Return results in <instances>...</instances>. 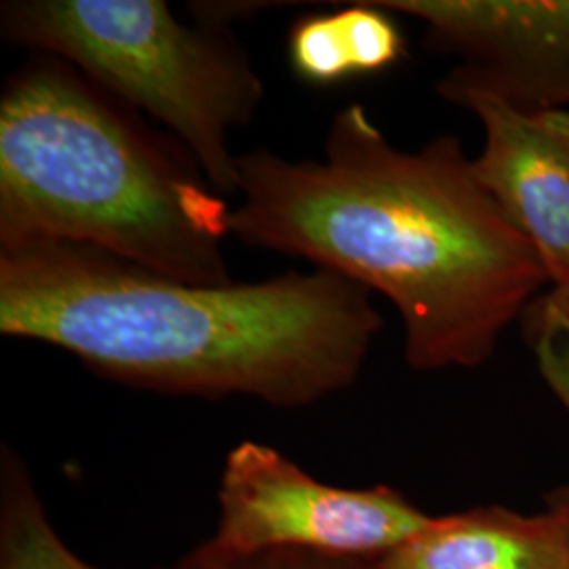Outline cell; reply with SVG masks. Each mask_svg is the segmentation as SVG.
Returning a JSON list of instances; mask_svg holds the SVG:
<instances>
[{
    "label": "cell",
    "mask_w": 569,
    "mask_h": 569,
    "mask_svg": "<svg viewBox=\"0 0 569 569\" xmlns=\"http://www.w3.org/2000/svg\"><path fill=\"white\" fill-rule=\"evenodd\" d=\"M0 569H100L61 540L30 470L9 448L0 453Z\"/></svg>",
    "instance_id": "9c48e42d"
},
{
    "label": "cell",
    "mask_w": 569,
    "mask_h": 569,
    "mask_svg": "<svg viewBox=\"0 0 569 569\" xmlns=\"http://www.w3.org/2000/svg\"><path fill=\"white\" fill-rule=\"evenodd\" d=\"M422 21L427 44L462 58L448 72L519 110L569 106V0H385Z\"/></svg>",
    "instance_id": "8992f818"
},
{
    "label": "cell",
    "mask_w": 569,
    "mask_h": 569,
    "mask_svg": "<svg viewBox=\"0 0 569 569\" xmlns=\"http://www.w3.org/2000/svg\"><path fill=\"white\" fill-rule=\"evenodd\" d=\"M228 211L183 148L70 63L41 53L7 81L0 247L87 244L183 283L228 284Z\"/></svg>",
    "instance_id": "3957f363"
},
{
    "label": "cell",
    "mask_w": 569,
    "mask_h": 569,
    "mask_svg": "<svg viewBox=\"0 0 569 569\" xmlns=\"http://www.w3.org/2000/svg\"><path fill=\"white\" fill-rule=\"evenodd\" d=\"M545 305L563 312L566 317H569V293H559V291H550L547 298H542Z\"/></svg>",
    "instance_id": "5bb4252c"
},
{
    "label": "cell",
    "mask_w": 569,
    "mask_h": 569,
    "mask_svg": "<svg viewBox=\"0 0 569 569\" xmlns=\"http://www.w3.org/2000/svg\"><path fill=\"white\" fill-rule=\"evenodd\" d=\"M545 507H549V509L555 510V512L561 517V521H563V526H566V533H568L569 545V483L552 489L549 496H547Z\"/></svg>",
    "instance_id": "4fadbf2b"
},
{
    "label": "cell",
    "mask_w": 569,
    "mask_h": 569,
    "mask_svg": "<svg viewBox=\"0 0 569 569\" xmlns=\"http://www.w3.org/2000/svg\"><path fill=\"white\" fill-rule=\"evenodd\" d=\"M382 326L369 289L323 268L192 284L87 244L0 247V333L129 387L312 406L359 378Z\"/></svg>",
    "instance_id": "7a4b0ae2"
},
{
    "label": "cell",
    "mask_w": 569,
    "mask_h": 569,
    "mask_svg": "<svg viewBox=\"0 0 569 569\" xmlns=\"http://www.w3.org/2000/svg\"><path fill=\"white\" fill-rule=\"evenodd\" d=\"M552 291H559V293H569V284L568 287H563V289H552Z\"/></svg>",
    "instance_id": "9a60e30c"
},
{
    "label": "cell",
    "mask_w": 569,
    "mask_h": 569,
    "mask_svg": "<svg viewBox=\"0 0 569 569\" xmlns=\"http://www.w3.org/2000/svg\"><path fill=\"white\" fill-rule=\"evenodd\" d=\"M382 569H569L566 526L555 510L507 507L432 517L380 561Z\"/></svg>",
    "instance_id": "ba28073f"
},
{
    "label": "cell",
    "mask_w": 569,
    "mask_h": 569,
    "mask_svg": "<svg viewBox=\"0 0 569 569\" xmlns=\"http://www.w3.org/2000/svg\"><path fill=\"white\" fill-rule=\"evenodd\" d=\"M218 500L220 523L209 542L239 555L291 549L382 561L432 521L397 489L327 486L256 441L226 456Z\"/></svg>",
    "instance_id": "5b68a950"
},
{
    "label": "cell",
    "mask_w": 569,
    "mask_h": 569,
    "mask_svg": "<svg viewBox=\"0 0 569 569\" xmlns=\"http://www.w3.org/2000/svg\"><path fill=\"white\" fill-rule=\"evenodd\" d=\"M287 58L298 79L327 87L359 74L342 11L310 13L296 21L287 37Z\"/></svg>",
    "instance_id": "30bf717a"
},
{
    "label": "cell",
    "mask_w": 569,
    "mask_h": 569,
    "mask_svg": "<svg viewBox=\"0 0 569 569\" xmlns=\"http://www.w3.org/2000/svg\"><path fill=\"white\" fill-rule=\"evenodd\" d=\"M439 93L481 121L486 143L472 161L479 182L533 247L555 289L568 287L569 110H519L449 74Z\"/></svg>",
    "instance_id": "52a82bcc"
},
{
    "label": "cell",
    "mask_w": 569,
    "mask_h": 569,
    "mask_svg": "<svg viewBox=\"0 0 569 569\" xmlns=\"http://www.w3.org/2000/svg\"><path fill=\"white\" fill-rule=\"evenodd\" d=\"M529 327L540 373L569 411V317L538 300L529 308Z\"/></svg>",
    "instance_id": "7c38bea8"
},
{
    "label": "cell",
    "mask_w": 569,
    "mask_h": 569,
    "mask_svg": "<svg viewBox=\"0 0 569 569\" xmlns=\"http://www.w3.org/2000/svg\"><path fill=\"white\" fill-rule=\"evenodd\" d=\"M163 569H382L380 561L338 559L308 550H260V552H226L209 540L190 550L176 566Z\"/></svg>",
    "instance_id": "8fae6325"
},
{
    "label": "cell",
    "mask_w": 569,
    "mask_h": 569,
    "mask_svg": "<svg viewBox=\"0 0 569 569\" xmlns=\"http://www.w3.org/2000/svg\"><path fill=\"white\" fill-rule=\"evenodd\" d=\"M0 28L163 122L218 194L239 192L230 140L260 110L264 82L226 23L186 26L163 0H13Z\"/></svg>",
    "instance_id": "277c9868"
},
{
    "label": "cell",
    "mask_w": 569,
    "mask_h": 569,
    "mask_svg": "<svg viewBox=\"0 0 569 569\" xmlns=\"http://www.w3.org/2000/svg\"><path fill=\"white\" fill-rule=\"evenodd\" d=\"M237 169L228 237L380 291L403 319L413 369L483 366L550 283L451 136L406 152L350 103L329 124L321 159L258 148Z\"/></svg>",
    "instance_id": "6da1fadb"
}]
</instances>
